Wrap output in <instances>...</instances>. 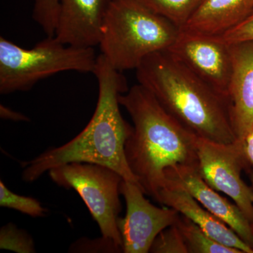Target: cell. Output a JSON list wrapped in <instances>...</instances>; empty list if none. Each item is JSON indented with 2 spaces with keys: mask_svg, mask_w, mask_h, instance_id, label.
Wrapping results in <instances>:
<instances>
[{
  "mask_svg": "<svg viewBox=\"0 0 253 253\" xmlns=\"http://www.w3.org/2000/svg\"><path fill=\"white\" fill-rule=\"evenodd\" d=\"M121 73L102 54L97 56L93 74L97 79L99 96L90 121L72 140L21 163L23 180L33 182L50 169L68 163H89L111 168L125 180L139 186L125 154V145L133 126L120 110L119 96L129 89Z\"/></svg>",
  "mask_w": 253,
  "mask_h": 253,
  "instance_id": "cell-1",
  "label": "cell"
},
{
  "mask_svg": "<svg viewBox=\"0 0 253 253\" xmlns=\"http://www.w3.org/2000/svg\"><path fill=\"white\" fill-rule=\"evenodd\" d=\"M119 102L134 125L125 145L126 162L144 194L157 201L168 169L199 168V136L169 114L140 84L120 95Z\"/></svg>",
  "mask_w": 253,
  "mask_h": 253,
  "instance_id": "cell-2",
  "label": "cell"
},
{
  "mask_svg": "<svg viewBox=\"0 0 253 253\" xmlns=\"http://www.w3.org/2000/svg\"><path fill=\"white\" fill-rule=\"evenodd\" d=\"M136 75L139 84L199 137L221 144L236 141L229 98L208 85L168 49L147 56Z\"/></svg>",
  "mask_w": 253,
  "mask_h": 253,
  "instance_id": "cell-3",
  "label": "cell"
},
{
  "mask_svg": "<svg viewBox=\"0 0 253 253\" xmlns=\"http://www.w3.org/2000/svg\"><path fill=\"white\" fill-rule=\"evenodd\" d=\"M180 30L140 0H111L101 28V54L120 72L136 70L149 55L169 49Z\"/></svg>",
  "mask_w": 253,
  "mask_h": 253,
  "instance_id": "cell-4",
  "label": "cell"
},
{
  "mask_svg": "<svg viewBox=\"0 0 253 253\" xmlns=\"http://www.w3.org/2000/svg\"><path fill=\"white\" fill-rule=\"evenodd\" d=\"M94 48L77 47L47 36L31 49L0 38V93L31 89L38 82L66 71L94 73Z\"/></svg>",
  "mask_w": 253,
  "mask_h": 253,
  "instance_id": "cell-5",
  "label": "cell"
},
{
  "mask_svg": "<svg viewBox=\"0 0 253 253\" xmlns=\"http://www.w3.org/2000/svg\"><path fill=\"white\" fill-rule=\"evenodd\" d=\"M49 174L57 185L77 191L97 223L101 236L123 248L118 226L122 210L119 196L123 179L119 173L101 165L75 162L53 168Z\"/></svg>",
  "mask_w": 253,
  "mask_h": 253,
  "instance_id": "cell-6",
  "label": "cell"
},
{
  "mask_svg": "<svg viewBox=\"0 0 253 253\" xmlns=\"http://www.w3.org/2000/svg\"><path fill=\"white\" fill-rule=\"evenodd\" d=\"M199 172L208 185L227 195L253 226L252 187L243 180V170L251 169L245 155L244 142L221 144L198 137Z\"/></svg>",
  "mask_w": 253,
  "mask_h": 253,
  "instance_id": "cell-7",
  "label": "cell"
},
{
  "mask_svg": "<svg viewBox=\"0 0 253 253\" xmlns=\"http://www.w3.org/2000/svg\"><path fill=\"white\" fill-rule=\"evenodd\" d=\"M168 50L208 85L229 97L232 53L231 44L220 36L181 29Z\"/></svg>",
  "mask_w": 253,
  "mask_h": 253,
  "instance_id": "cell-8",
  "label": "cell"
},
{
  "mask_svg": "<svg viewBox=\"0 0 253 253\" xmlns=\"http://www.w3.org/2000/svg\"><path fill=\"white\" fill-rule=\"evenodd\" d=\"M120 192L126 204L125 217L118 226L124 253H147L158 234L175 223L179 213L172 208L154 206L138 184L123 179Z\"/></svg>",
  "mask_w": 253,
  "mask_h": 253,
  "instance_id": "cell-9",
  "label": "cell"
},
{
  "mask_svg": "<svg viewBox=\"0 0 253 253\" xmlns=\"http://www.w3.org/2000/svg\"><path fill=\"white\" fill-rule=\"evenodd\" d=\"M111 0H59L54 37L66 45L99 46L101 28Z\"/></svg>",
  "mask_w": 253,
  "mask_h": 253,
  "instance_id": "cell-10",
  "label": "cell"
},
{
  "mask_svg": "<svg viewBox=\"0 0 253 253\" xmlns=\"http://www.w3.org/2000/svg\"><path fill=\"white\" fill-rule=\"evenodd\" d=\"M166 180L184 188L200 204L231 228L253 249L252 224L236 205L229 202L203 179L198 168L176 166L166 172Z\"/></svg>",
  "mask_w": 253,
  "mask_h": 253,
  "instance_id": "cell-11",
  "label": "cell"
},
{
  "mask_svg": "<svg viewBox=\"0 0 253 253\" xmlns=\"http://www.w3.org/2000/svg\"><path fill=\"white\" fill-rule=\"evenodd\" d=\"M232 73L229 87L231 117L236 140L253 132V42L231 44Z\"/></svg>",
  "mask_w": 253,
  "mask_h": 253,
  "instance_id": "cell-12",
  "label": "cell"
},
{
  "mask_svg": "<svg viewBox=\"0 0 253 253\" xmlns=\"http://www.w3.org/2000/svg\"><path fill=\"white\" fill-rule=\"evenodd\" d=\"M157 202L172 208L189 218L208 234L223 245L234 248L243 253H253V249L245 243L231 228L199 204L184 188L166 180L160 191Z\"/></svg>",
  "mask_w": 253,
  "mask_h": 253,
  "instance_id": "cell-13",
  "label": "cell"
},
{
  "mask_svg": "<svg viewBox=\"0 0 253 253\" xmlns=\"http://www.w3.org/2000/svg\"><path fill=\"white\" fill-rule=\"evenodd\" d=\"M253 11V0H204L182 29L221 36Z\"/></svg>",
  "mask_w": 253,
  "mask_h": 253,
  "instance_id": "cell-14",
  "label": "cell"
},
{
  "mask_svg": "<svg viewBox=\"0 0 253 253\" xmlns=\"http://www.w3.org/2000/svg\"><path fill=\"white\" fill-rule=\"evenodd\" d=\"M180 231L189 253H243L220 244L180 213L174 223Z\"/></svg>",
  "mask_w": 253,
  "mask_h": 253,
  "instance_id": "cell-15",
  "label": "cell"
},
{
  "mask_svg": "<svg viewBox=\"0 0 253 253\" xmlns=\"http://www.w3.org/2000/svg\"><path fill=\"white\" fill-rule=\"evenodd\" d=\"M146 6L182 29L204 0H140Z\"/></svg>",
  "mask_w": 253,
  "mask_h": 253,
  "instance_id": "cell-16",
  "label": "cell"
},
{
  "mask_svg": "<svg viewBox=\"0 0 253 253\" xmlns=\"http://www.w3.org/2000/svg\"><path fill=\"white\" fill-rule=\"evenodd\" d=\"M0 206L16 210L33 217H44L47 212L38 200L15 194L2 181H0Z\"/></svg>",
  "mask_w": 253,
  "mask_h": 253,
  "instance_id": "cell-17",
  "label": "cell"
},
{
  "mask_svg": "<svg viewBox=\"0 0 253 253\" xmlns=\"http://www.w3.org/2000/svg\"><path fill=\"white\" fill-rule=\"evenodd\" d=\"M0 249L18 253H36L34 241L31 236L11 222L1 228Z\"/></svg>",
  "mask_w": 253,
  "mask_h": 253,
  "instance_id": "cell-18",
  "label": "cell"
},
{
  "mask_svg": "<svg viewBox=\"0 0 253 253\" xmlns=\"http://www.w3.org/2000/svg\"><path fill=\"white\" fill-rule=\"evenodd\" d=\"M59 14V0H35L33 18L47 36H54Z\"/></svg>",
  "mask_w": 253,
  "mask_h": 253,
  "instance_id": "cell-19",
  "label": "cell"
},
{
  "mask_svg": "<svg viewBox=\"0 0 253 253\" xmlns=\"http://www.w3.org/2000/svg\"><path fill=\"white\" fill-rule=\"evenodd\" d=\"M150 253H189L180 231L175 224L166 228L155 239Z\"/></svg>",
  "mask_w": 253,
  "mask_h": 253,
  "instance_id": "cell-20",
  "label": "cell"
},
{
  "mask_svg": "<svg viewBox=\"0 0 253 253\" xmlns=\"http://www.w3.org/2000/svg\"><path fill=\"white\" fill-rule=\"evenodd\" d=\"M71 253H123V248L112 240L101 236L99 239L83 238L70 246Z\"/></svg>",
  "mask_w": 253,
  "mask_h": 253,
  "instance_id": "cell-21",
  "label": "cell"
},
{
  "mask_svg": "<svg viewBox=\"0 0 253 253\" xmlns=\"http://www.w3.org/2000/svg\"><path fill=\"white\" fill-rule=\"evenodd\" d=\"M220 37L230 44L253 42V11L242 22Z\"/></svg>",
  "mask_w": 253,
  "mask_h": 253,
  "instance_id": "cell-22",
  "label": "cell"
},
{
  "mask_svg": "<svg viewBox=\"0 0 253 253\" xmlns=\"http://www.w3.org/2000/svg\"><path fill=\"white\" fill-rule=\"evenodd\" d=\"M0 117L2 119L12 121L14 122H28L29 118L23 113H18L4 105H0Z\"/></svg>",
  "mask_w": 253,
  "mask_h": 253,
  "instance_id": "cell-23",
  "label": "cell"
},
{
  "mask_svg": "<svg viewBox=\"0 0 253 253\" xmlns=\"http://www.w3.org/2000/svg\"><path fill=\"white\" fill-rule=\"evenodd\" d=\"M244 149L249 167L253 169V132L250 134L245 139Z\"/></svg>",
  "mask_w": 253,
  "mask_h": 253,
  "instance_id": "cell-24",
  "label": "cell"
},
{
  "mask_svg": "<svg viewBox=\"0 0 253 253\" xmlns=\"http://www.w3.org/2000/svg\"><path fill=\"white\" fill-rule=\"evenodd\" d=\"M246 172H247L248 174H249L250 181H251V187H252L253 192V169H251H251H248ZM252 227L253 231V226H252Z\"/></svg>",
  "mask_w": 253,
  "mask_h": 253,
  "instance_id": "cell-25",
  "label": "cell"
}]
</instances>
